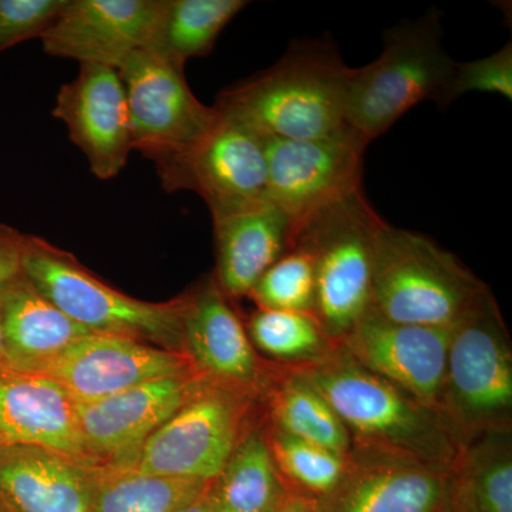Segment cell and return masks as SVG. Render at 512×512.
I'll use <instances>...</instances> for the list:
<instances>
[{
	"label": "cell",
	"instance_id": "obj_22",
	"mask_svg": "<svg viewBox=\"0 0 512 512\" xmlns=\"http://www.w3.org/2000/svg\"><path fill=\"white\" fill-rule=\"evenodd\" d=\"M0 308L8 369L13 372L37 373L74 343L92 335L64 315L23 274L0 295Z\"/></svg>",
	"mask_w": 512,
	"mask_h": 512
},
{
	"label": "cell",
	"instance_id": "obj_24",
	"mask_svg": "<svg viewBox=\"0 0 512 512\" xmlns=\"http://www.w3.org/2000/svg\"><path fill=\"white\" fill-rule=\"evenodd\" d=\"M266 437V420L247 431L210 483L215 512H278L289 497Z\"/></svg>",
	"mask_w": 512,
	"mask_h": 512
},
{
	"label": "cell",
	"instance_id": "obj_37",
	"mask_svg": "<svg viewBox=\"0 0 512 512\" xmlns=\"http://www.w3.org/2000/svg\"><path fill=\"white\" fill-rule=\"evenodd\" d=\"M0 512H16L2 497H0Z\"/></svg>",
	"mask_w": 512,
	"mask_h": 512
},
{
	"label": "cell",
	"instance_id": "obj_20",
	"mask_svg": "<svg viewBox=\"0 0 512 512\" xmlns=\"http://www.w3.org/2000/svg\"><path fill=\"white\" fill-rule=\"evenodd\" d=\"M215 282L228 299L249 296L256 282L295 245V227L272 202L214 221Z\"/></svg>",
	"mask_w": 512,
	"mask_h": 512
},
{
	"label": "cell",
	"instance_id": "obj_17",
	"mask_svg": "<svg viewBox=\"0 0 512 512\" xmlns=\"http://www.w3.org/2000/svg\"><path fill=\"white\" fill-rule=\"evenodd\" d=\"M448 473L410 458L352 450L318 512H447Z\"/></svg>",
	"mask_w": 512,
	"mask_h": 512
},
{
	"label": "cell",
	"instance_id": "obj_11",
	"mask_svg": "<svg viewBox=\"0 0 512 512\" xmlns=\"http://www.w3.org/2000/svg\"><path fill=\"white\" fill-rule=\"evenodd\" d=\"M265 147L269 202L295 232L313 212L362 187L367 144L348 127L316 140L265 138Z\"/></svg>",
	"mask_w": 512,
	"mask_h": 512
},
{
	"label": "cell",
	"instance_id": "obj_13",
	"mask_svg": "<svg viewBox=\"0 0 512 512\" xmlns=\"http://www.w3.org/2000/svg\"><path fill=\"white\" fill-rule=\"evenodd\" d=\"M448 336L450 329L392 322L369 309L338 346L356 365L440 413Z\"/></svg>",
	"mask_w": 512,
	"mask_h": 512
},
{
	"label": "cell",
	"instance_id": "obj_15",
	"mask_svg": "<svg viewBox=\"0 0 512 512\" xmlns=\"http://www.w3.org/2000/svg\"><path fill=\"white\" fill-rule=\"evenodd\" d=\"M164 0H67L42 36L47 55L120 70L147 49Z\"/></svg>",
	"mask_w": 512,
	"mask_h": 512
},
{
	"label": "cell",
	"instance_id": "obj_12",
	"mask_svg": "<svg viewBox=\"0 0 512 512\" xmlns=\"http://www.w3.org/2000/svg\"><path fill=\"white\" fill-rule=\"evenodd\" d=\"M210 383L214 382L195 372L76 402L84 446L94 466L100 470L97 464L111 463L109 468L114 470L133 468L144 441Z\"/></svg>",
	"mask_w": 512,
	"mask_h": 512
},
{
	"label": "cell",
	"instance_id": "obj_34",
	"mask_svg": "<svg viewBox=\"0 0 512 512\" xmlns=\"http://www.w3.org/2000/svg\"><path fill=\"white\" fill-rule=\"evenodd\" d=\"M278 512H318V501L291 493Z\"/></svg>",
	"mask_w": 512,
	"mask_h": 512
},
{
	"label": "cell",
	"instance_id": "obj_5",
	"mask_svg": "<svg viewBox=\"0 0 512 512\" xmlns=\"http://www.w3.org/2000/svg\"><path fill=\"white\" fill-rule=\"evenodd\" d=\"M488 286L419 232L386 224L377 244L370 308L392 322L450 329Z\"/></svg>",
	"mask_w": 512,
	"mask_h": 512
},
{
	"label": "cell",
	"instance_id": "obj_4",
	"mask_svg": "<svg viewBox=\"0 0 512 512\" xmlns=\"http://www.w3.org/2000/svg\"><path fill=\"white\" fill-rule=\"evenodd\" d=\"M384 225L360 187L313 212L296 231L295 244L315 262L313 316L336 345L369 311Z\"/></svg>",
	"mask_w": 512,
	"mask_h": 512
},
{
	"label": "cell",
	"instance_id": "obj_3",
	"mask_svg": "<svg viewBox=\"0 0 512 512\" xmlns=\"http://www.w3.org/2000/svg\"><path fill=\"white\" fill-rule=\"evenodd\" d=\"M440 413L461 446L512 431V345L487 289L450 328Z\"/></svg>",
	"mask_w": 512,
	"mask_h": 512
},
{
	"label": "cell",
	"instance_id": "obj_9",
	"mask_svg": "<svg viewBox=\"0 0 512 512\" xmlns=\"http://www.w3.org/2000/svg\"><path fill=\"white\" fill-rule=\"evenodd\" d=\"M157 173L165 191L197 192L212 221L269 202L265 137L220 110L204 138Z\"/></svg>",
	"mask_w": 512,
	"mask_h": 512
},
{
	"label": "cell",
	"instance_id": "obj_23",
	"mask_svg": "<svg viewBox=\"0 0 512 512\" xmlns=\"http://www.w3.org/2000/svg\"><path fill=\"white\" fill-rule=\"evenodd\" d=\"M262 394L272 426L340 456L352 453L345 424L298 367L272 363Z\"/></svg>",
	"mask_w": 512,
	"mask_h": 512
},
{
	"label": "cell",
	"instance_id": "obj_14",
	"mask_svg": "<svg viewBox=\"0 0 512 512\" xmlns=\"http://www.w3.org/2000/svg\"><path fill=\"white\" fill-rule=\"evenodd\" d=\"M195 372L198 369L185 350L154 348L136 339L92 333L37 373L55 380L76 402H90L140 384Z\"/></svg>",
	"mask_w": 512,
	"mask_h": 512
},
{
	"label": "cell",
	"instance_id": "obj_7",
	"mask_svg": "<svg viewBox=\"0 0 512 512\" xmlns=\"http://www.w3.org/2000/svg\"><path fill=\"white\" fill-rule=\"evenodd\" d=\"M453 66L441 45L437 16L397 26L384 37L375 62L352 69L346 127L369 146L421 101L436 100Z\"/></svg>",
	"mask_w": 512,
	"mask_h": 512
},
{
	"label": "cell",
	"instance_id": "obj_25",
	"mask_svg": "<svg viewBox=\"0 0 512 512\" xmlns=\"http://www.w3.org/2000/svg\"><path fill=\"white\" fill-rule=\"evenodd\" d=\"M447 512H512V431L461 447L448 473Z\"/></svg>",
	"mask_w": 512,
	"mask_h": 512
},
{
	"label": "cell",
	"instance_id": "obj_29",
	"mask_svg": "<svg viewBox=\"0 0 512 512\" xmlns=\"http://www.w3.org/2000/svg\"><path fill=\"white\" fill-rule=\"evenodd\" d=\"M266 437L289 493L319 501L339 484L348 468L349 456L293 437L268 420Z\"/></svg>",
	"mask_w": 512,
	"mask_h": 512
},
{
	"label": "cell",
	"instance_id": "obj_2",
	"mask_svg": "<svg viewBox=\"0 0 512 512\" xmlns=\"http://www.w3.org/2000/svg\"><path fill=\"white\" fill-rule=\"evenodd\" d=\"M350 73L332 45L302 42L265 72L224 90L214 107L265 138L330 137L346 128Z\"/></svg>",
	"mask_w": 512,
	"mask_h": 512
},
{
	"label": "cell",
	"instance_id": "obj_35",
	"mask_svg": "<svg viewBox=\"0 0 512 512\" xmlns=\"http://www.w3.org/2000/svg\"><path fill=\"white\" fill-rule=\"evenodd\" d=\"M173 512H215L210 495V485H208L204 493L198 495L194 500L175 508Z\"/></svg>",
	"mask_w": 512,
	"mask_h": 512
},
{
	"label": "cell",
	"instance_id": "obj_8",
	"mask_svg": "<svg viewBox=\"0 0 512 512\" xmlns=\"http://www.w3.org/2000/svg\"><path fill=\"white\" fill-rule=\"evenodd\" d=\"M255 399L256 394L208 384L144 441L130 470L210 483L251 429L247 420Z\"/></svg>",
	"mask_w": 512,
	"mask_h": 512
},
{
	"label": "cell",
	"instance_id": "obj_31",
	"mask_svg": "<svg viewBox=\"0 0 512 512\" xmlns=\"http://www.w3.org/2000/svg\"><path fill=\"white\" fill-rule=\"evenodd\" d=\"M470 92L497 93L512 99V43L483 59L454 62L446 84L436 97L441 109Z\"/></svg>",
	"mask_w": 512,
	"mask_h": 512
},
{
	"label": "cell",
	"instance_id": "obj_30",
	"mask_svg": "<svg viewBox=\"0 0 512 512\" xmlns=\"http://www.w3.org/2000/svg\"><path fill=\"white\" fill-rule=\"evenodd\" d=\"M258 309L268 311H315V262L308 249L295 244L282 255L249 293Z\"/></svg>",
	"mask_w": 512,
	"mask_h": 512
},
{
	"label": "cell",
	"instance_id": "obj_1",
	"mask_svg": "<svg viewBox=\"0 0 512 512\" xmlns=\"http://www.w3.org/2000/svg\"><path fill=\"white\" fill-rule=\"evenodd\" d=\"M298 369L343 421L352 450L410 458L450 473L463 446L439 412L356 365L339 346Z\"/></svg>",
	"mask_w": 512,
	"mask_h": 512
},
{
	"label": "cell",
	"instance_id": "obj_27",
	"mask_svg": "<svg viewBox=\"0 0 512 512\" xmlns=\"http://www.w3.org/2000/svg\"><path fill=\"white\" fill-rule=\"evenodd\" d=\"M210 483L100 468L94 471L92 512H173Z\"/></svg>",
	"mask_w": 512,
	"mask_h": 512
},
{
	"label": "cell",
	"instance_id": "obj_33",
	"mask_svg": "<svg viewBox=\"0 0 512 512\" xmlns=\"http://www.w3.org/2000/svg\"><path fill=\"white\" fill-rule=\"evenodd\" d=\"M26 239L28 235L0 222V295L23 274Z\"/></svg>",
	"mask_w": 512,
	"mask_h": 512
},
{
	"label": "cell",
	"instance_id": "obj_16",
	"mask_svg": "<svg viewBox=\"0 0 512 512\" xmlns=\"http://www.w3.org/2000/svg\"><path fill=\"white\" fill-rule=\"evenodd\" d=\"M52 114L66 124L99 180H111L126 167L133 140L119 70L80 64L79 74L60 87Z\"/></svg>",
	"mask_w": 512,
	"mask_h": 512
},
{
	"label": "cell",
	"instance_id": "obj_6",
	"mask_svg": "<svg viewBox=\"0 0 512 512\" xmlns=\"http://www.w3.org/2000/svg\"><path fill=\"white\" fill-rule=\"evenodd\" d=\"M23 275L77 325L97 335L123 336L183 350L188 295L151 303L124 295L90 274L72 255L28 235Z\"/></svg>",
	"mask_w": 512,
	"mask_h": 512
},
{
	"label": "cell",
	"instance_id": "obj_28",
	"mask_svg": "<svg viewBox=\"0 0 512 512\" xmlns=\"http://www.w3.org/2000/svg\"><path fill=\"white\" fill-rule=\"evenodd\" d=\"M248 336L255 348L284 366L313 365L338 350L312 313L258 309L249 319Z\"/></svg>",
	"mask_w": 512,
	"mask_h": 512
},
{
	"label": "cell",
	"instance_id": "obj_32",
	"mask_svg": "<svg viewBox=\"0 0 512 512\" xmlns=\"http://www.w3.org/2000/svg\"><path fill=\"white\" fill-rule=\"evenodd\" d=\"M67 0H0V53L45 35Z\"/></svg>",
	"mask_w": 512,
	"mask_h": 512
},
{
	"label": "cell",
	"instance_id": "obj_19",
	"mask_svg": "<svg viewBox=\"0 0 512 512\" xmlns=\"http://www.w3.org/2000/svg\"><path fill=\"white\" fill-rule=\"evenodd\" d=\"M185 352L211 382L262 394L271 366L258 359L248 332L215 278L188 295Z\"/></svg>",
	"mask_w": 512,
	"mask_h": 512
},
{
	"label": "cell",
	"instance_id": "obj_21",
	"mask_svg": "<svg viewBox=\"0 0 512 512\" xmlns=\"http://www.w3.org/2000/svg\"><path fill=\"white\" fill-rule=\"evenodd\" d=\"M94 471L43 448L0 446V497L16 512H92Z\"/></svg>",
	"mask_w": 512,
	"mask_h": 512
},
{
	"label": "cell",
	"instance_id": "obj_36",
	"mask_svg": "<svg viewBox=\"0 0 512 512\" xmlns=\"http://www.w3.org/2000/svg\"><path fill=\"white\" fill-rule=\"evenodd\" d=\"M8 369L6 357L5 332H3L2 308H0V370Z\"/></svg>",
	"mask_w": 512,
	"mask_h": 512
},
{
	"label": "cell",
	"instance_id": "obj_18",
	"mask_svg": "<svg viewBox=\"0 0 512 512\" xmlns=\"http://www.w3.org/2000/svg\"><path fill=\"white\" fill-rule=\"evenodd\" d=\"M0 446L43 448L97 470L84 446L76 400L39 373L0 370Z\"/></svg>",
	"mask_w": 512,
	"mask_h": 512
},
{
	"label": "cell",
	"instance_id": "obj_26",
	"mask_svg": "<svg viewBox=\"0 0 512 512\" xmlns=\"http://www.w3.org/2000/svg\"><path fill=\"white\" fill-rule=\"evenodd\" d=\"M245 6L242 0H164L146 50L184 70L188 60L210 55L222 30Z\"/></svg>",
	"mask_w": 512,
	"mask_h": 512
},
{
	"label": "cell",
	"instance_id": "obj_10",
	"mask_svg": "<svg viewBox=\"0 0 512 512\" xmlns=\"http://www.w3.org/2000/svg\"><path fill=\"white\" fill-rule=\"evenodd\" d=\"M126 89L133 150L157 170L184 156L204 138L218 110L191 92L184 70L151 53H134L119 70Z\"/></svg>",
	"mask_w": 512,
	"mask_h": 512
}]
</instances>
